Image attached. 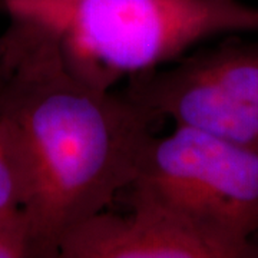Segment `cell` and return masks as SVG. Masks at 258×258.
Masks as SVG:
<instances>
[{"label":"cell","instance_id":"5b68a950","mask_svg":"<svg viewBox=\"0 0 258 258\" xmlns=\"http://www.w3.org/2000/svg\"><path fill=\"white\" fill-rule=\"evenodd\" d=\"M126 214L105 211L66 234L62 258H258V249L231 244L162 208L126 204Z\"/></svg>","mask_w":258,"mask_h":258},{"label":"cell","instance_id":"3957f363","mask_svg":"<svg viewBox=\"0 0 258 258\" xmlns=\"http://www.w3.org/2000/svg\"><path fill=\"white\" fill-rule=\"evenodd\" d=\"M125 204L162 208L215 238L258 249V148L175 125L154 135L132 182L119 194Z\"/></svg>","mask_w":258,"mask_h":258},{"label":"cell","instance_id":"277c9868","mask_svg":"<svg viewBox=\"0 0 258 258\" xmlns=\"http://www.w3.org/2000/svg\"><path fill=\"white\" fill-rule=\"evenodd\" d=\"M122 92L175 125L258 148V37L231 36L165 69L131 75Z\"/></svg>","mask_w":258,"mask_h":258},{"label":"cell","instance_id":"6da1fadb","mask_svg":"<svg viewBox=\"0 0 258 258\" xmlns=\"http://www.w3.org/2000/svg\"><path fill=\"white\" fill-rule=\"evenodd\" d=\"M9 16L0 36V118L23 159V214L37 258H57L66 234L132 182L165 119L122 91L75 74L52 16L26 10Z\"/></svg>","mask_w":258,"mask_h":258},{"label":"cell","instance_id":"52a82bcc","mask_svg":"<svg viewBox=\"0 0 258 258\" xmlns=\"http://www.w3.org/2000/svg\"><path fill=\"white\" fill-rule=\"evenodd\" d=\"M71 2L72 0H0V5L8 13L15 10L52 13L68 6Z\"/></svg>","mask_w":258,"mask_h":258},{"label":"cell","instance_id":"7a4b0ae2","mask_svg":"<svg viewBox=\"0 0 258 258\" xmlns=\"http://www.w3.org/2000/svg\"><path fill=\"white\" fill-rule=\"evenodd\" d=\"M45 15L62 29L71 69L103 89L210 37L258 32V8L241 0H72Z\"/></svg>","mask_w":258,"mask_h":258},{"label":"cell","instance_id":"8992f818","mask_svg":"<svg viewBox=\"0 0 258 258\" xmlns=\"http://www.w3.org/2000/svg\"><path fill=\"white\" fill-rule=\"evenodd\" d=\"M26 172L16 139L0 118V217L23 211Z\"/></svg>","mask_w":258,"mask_h":258}]
</instances>
